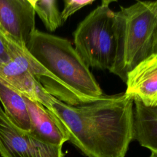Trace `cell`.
I'll use <instances>...</instances> for the list:
<instances>
[{
    "label": "cell",
    "mask_w": 157,
    "mask_h": 157,
    "mask_svg": "<svg viewBox=\"0 0 157 157\" xmlns=\"http://www.w3.org/2000/svg\"><path fill=\"white\" fill-rule=\"evenodd\" d=\"M149 157H157V153L151 152V155H150Z\"/></svg>",
    "instance_id": "obj_15"
},
{
    "label": "cell",
    "mask_w": 157,
    "mask_h": 157,
    "mask_svg": "<svg viewBox=\"0 0 157 157\" xmlns=\"http://www.w3.org/2000/svg\"><path fill=\"white\" fill-rule=\"evenodd\" d=\"M36 13L31 0H0V25L5 36L26 47L36 30Z\"/></svg>",
    "instance_id": "obj_6"
},
{
    "label": "cell",
    "mask_w": 157,
    "mask_h": 157,
    "mask_svg": "<svg viewBox=\"0 0 157 157\" xmlns=\"http://www.w3.org/2000/svg\"><path fill=\"white\" fill-rule=\"evenodd\" d=\"M0 101L9 120L19 129L28 132L30 121L23 96L0 82Z\"/></svg>",
    "instance_id": "obj_11"
},
{
    "label": "cell",
    "mask_w": 157,
    "mask_h": 157,
    "mask_svg": "<svg viewBox=\"0 0 157 157\" xmlns=\"http://www.w3.org/2000/svg\"><path fill=\"white\" fill-rule=\"evenodd\" d=\"M48 110L87 157H124L133 140V99L124 93L71 105L52 96Z\"/></svg>",
    "instance_id": "obj_1"
},
{
    "label": "cell",
    "mask_w": 157,
    "mask_h": 157,
    "mask_svg": "<svg viewBox=\"0 0 157 157\" xmlns=\"http://www.w3.org/2000/svg\"><path fill=\"white\" fill-rule=\"evenodd\" d=\"M0 82L28 99L51 108L52 95L21 64L11 60L0 64Z\"/></svg>",
    "instance_id": "obj_8"
},
{
    "label": "cell",
    "mask_w": 157,
    "mask_h": 157,
    "mask_svg": "<svg viewBox=\"0 0 157 157\" xmlns=\"http://www.w3.org/2000/svg\"><path fill=\"white\" fill-rule=\"evenodd\" d=\"M0 33L1 34H3V35H4L5 36V33H4V31H3V29H2V28H1V25H0Z\"/></svg>",
    "instance_id": "obj_16"
},
{
    "label": "cell",
    "mask_w": 157,
    "mask_h": 157,
    "mask_svg": "<svg viewBox=\"0 0 157 157\" xmlns=\"http://www.w3.org/2000/svg\"><path fill=\"white\" fill-rule=\"evenodd\" d=\"M63 146L44 143L17 127L0 105V155L2 157H64Z\"/></svg>",
    "instance_id": "obj_5"
},
{
    "label": "cell",
    "mask_w": 157,
    "mask_h": 157,
    "mask_svg": "<svg viewBox=\"0 0 157 157\" xmlns=\"http://www.w3.org/2000/svg\"><path fill=\"white\" fill-rule=\"evenodd\" d=\"M30 121L29 134L45 144L63 146L68 136L56 118L40 103L23 96Z\"/></svg>",
    "instance_id": "obj_9"
},
{
    "label": "cell",
    "mask_w": 157,
    "mask_h": 157,
    "mask_svg": "<svg viewBox=\"0 0 157 157\" xmlns=\"http://www.w3.org/2000/svg\"><path fill=\"white\" fill-rule=\"evenodd\" d=\"M31 2L47 31L54 32L62 25L61 12L56 0H31Z\"/></svg>",
    "instance_id": "obj_12"
},
{
    "label": "cell",
    "mask_w": 157,
    "mask_h": 157,
    "mask_svg": "<svg viewBox=\"0 0 157 157\" xmlns=\"http://www.w3.org/2000/svg\"><path fill=\"white\" fill-rule=\"evenodd\" d=\"M26 48L48 71L81 97L94 101L104 94L89 67L67 39L36 29Z\"/></svg>",
    "instance_id": "obj_3"
},
{
    "label": "cell",
    "mask_w": 157,
    "mask_h": 157,
    "mask_svg": "<svg viewBox=\"0 0 157 157\" xmlns=\"http://www.w3.org/2000/svg\"><path fill=\"white\" fill-rule=\"evenodd\" d=\"M11 60L6 44V36L0 33V64L6 63Z\"/></svg>",
    "instance_id": "obj_14"
},
{
    "label": "cell",
    "mask_w": 157,
    "mask_h": 157,
    "mask_svg": "<svg viewBox=\"0 0 157 157\" xmlns=\"http://www.w3.org/2000/svg\"><path fill=\"white\" fill-rule=\"evenodd\" d=\"M125 83L124 93L126 96L145 105L157 107V54L151 55L129 71Z\"/></svg>",
    "instance_id": "obj_7"
},
{
    "label": "cell",
    "mask_w": 157,
    "mask_h": 157,
    "mask_svg": "<svg viewBox=\"0 0 157 157\" xmlns=\"http://www.w3.org/2000/svg\"><path fill=\"white\" fill-rule=\"evenodd\" d=\"M94 0H64V8L61 12L63 23L82 8L92 4Z\"/></svg>",
    "instance_id": "obj_13"
},
{
    "label": "cell",
    "mask_w": 157,
    "mask_h": 157,
    "mask_svg": "<svg viewBox=\"0 0 157 157\" xmlns=\"http://www.w3.org/2000/svg\"><path fill=\"white\" fill-rule=\"evenodd\" d=\"M104 0L77 25L73 33L74 48L88 67L110 70L115 56L114 12Z\"/></svg>",
    "instance_id": "obj_4"
},
{
    "label": "cell",
    "mask_w": 157,
    "mask_h": 157,
    "mask_svg": "<svg viewBox=\"0 0 157 157\" xmlns=\"http://www.w3.org/2000/svg\"><path fill=\"white\" fill-rule=\"evenodd\" d=\"M133 103V140L157 153V107L145 105L136 99Z\"/></svg>",
    "instance_id": "obj_10"
},
{
    "label": "cell",
    "mask_w": 157,
    "mask_h": 157,
    "mask_svg": "<svg viewBox=\"0 0 157 157\" xmlns=\"http://www.w3.org/2000/svg\"><path fill=\"white\" fill-rule=\"evenodd\" d=\"M115 56L109 71L125 82L127 73L157 54V1L120 6L114 12Z\"/></svg>",
    "instance_id": "obj_2"
}]
</instances>
